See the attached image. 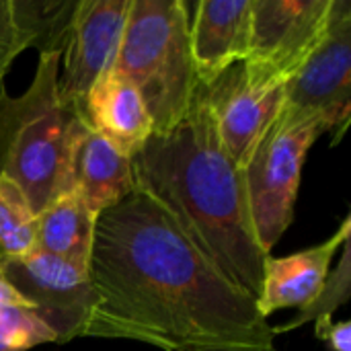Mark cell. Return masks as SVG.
Here are the masks:
<instances>
[{
	"label": "cell",
	"instance_id": "cell-20",
	"mask_svg": "<svg viewBox=\"0 0 351 351\" xmlns=\"http://www.w3.org/2000/svg\"><path fill=\"white\" fill-rule=\"evenodd\" d=\"M315 335L325 341L331 351H351V323L350 321H339L335 323L333 319L315 323Z\"/></svg>",
	"mask_w": 351,
	"mask_h": 351
},
{
	"label": "cell",
	"instance_id": "cell-19",
	"mask_svg": "<svg viewBox=\"0 0 351 351\" xmlns=\"http://www.w3.org/2000/svg\"><path fill=\"white\" fill-rule=\"evenodd\" d=\"M29 47L31 33L21 8V0H0V78Z\"/></svg>",
	"mask_w": 351,
	"mask_h": 351
},
{
	"label": "cell",
	"instance_id": "cell-12",
	"mask_svg": "<svg viewBox=\"0 0 351 351\" xmlns=\"http://www.w3.org/2000/svg\"><path fill=\"white\" fill-rule=\"evenodd\" d=\"M351 216L327 241L288 257H269L263 274V290L257 298L261 317L269 319L282 308L306 306L325 286L335 253L350 241Z\"/></svg>",
	"mask_w": 351,
	"mask_h": 351
},
{
	"label": "cell",
	"instance_id": "cell-9",
	"mask_svg": "<svg viewBox=\"0 0 351 351\" xmlns=\"http://www.w3.org/2000/svg\"><path fill=\"white\" fill-rule=\"evenodd\" d=\"M132 0H76L66 49L60 97L78 111L95 82L115 66Z\"/></svg>",
	"mask_w": 351,
	"mask_h": 351
},
{
	"label": "cell",
	"instance_id": "cell-3",
	"mask_svg": "<svg viewBox=\"0 0 351 351\" xmlns=\"http://www.w3.org/2000/svg\"><path fill=\"white\" fill-rule=\"evenodd\" d=\"M60 51L39 53L21 95L0 86V179L12 181L37 216L68 191V165L84 128L80 111L60 97Z\"/></svg>",
	"mask_w": 351,
	"mask_h": 351
},
{
	"label": "cell",
	"instance_id": "cell-14",
	"mask_svg": "<svg viewBox=\"0 0 351 351\" xmlns=\"http://www.w3.org/2000/svg\"><path fill=\"white\" fill-rule=\"evenodd\" d=\"M80 115L93 132L130 158L152 136V121L140 93L115 68L105 72L88 90Z\"/></svg>",
	"mask_w": 351,
	"mask_h": 351
},
{
	"label": "cell",
	"instance_id": "cell-17",
	"mask_svg": "<svg viewBox=\"0 0 351 351\" xmlns=\"http://www.w3.org/2000/svg\"><path fill=\"white\" fill-rule=\"evenodd\" d=\"M351 298V247L350 241L343 243L341 247V257L339 263L335 265V269L329 271L325 286L319 290V294L302 308H298V313L288 321L282 323L278 327H274V335H282V333H290L306 323H321V321H329L333 319V313L343 306L346 302H350Z\"/></svg>",
	"mask_w": 351,
	"mask_h": 351
},
{
	"label": "cell",
	"instance_id": "cell-2",
	"mask_svg": "<svg viewBox=\"0 0 351 351\" xmlns=\"http://www.w3.org/2000/svg\"><path fill=\"white\" fill-rule=\"evenodd\" d=\"M136 189L156 202L179 230L255 300L271 257L257 241L243 169L226 154L204 86L183 121L150 136L132 156Z\"/></svg>",
	"mask_w": 351,
	"mask_h": 351
},
{
	"label": "cell",
	"instance_id": "cell-8",
	"mask_svg": "<svg viewBox=\"0 0 351 351\" xmlns=\"http://www.w3.org/2000/svg\"><path fill=\"white\" fill-rule=\"evenodd\" d=\"M0 271L29 308L51 329L58 346L86 337L99 306L90 271L37 249L4 263Z\"/></svg>",
	"mask_w": 351,
	"mask_h": 351
},
{
	"label": "cell",
	"instance_id": "cell-21",
	"mask_svg": "<svg viewBox=\"0 0 351 351\" xmlns=\"http://www.w3.org/2000/svg\"><path fill=\"white\" fill-rule=\"evenodd\" d=\"M0 306H29V304L12 290V286L4 280L2 271H0Z\"/></svg>",
	"mask_w": 351,
	"mask_h": 351
},
{
	"label": "cell",
	"instance_id": "cell-18",
	"mask_svg": "<svg viewBox=\"0 0 351 351\" xmlns=\"http://www.w3.org/2000/svg\"><path fill=\"white\" fill-rule=\"evenodd\" d=\"M56 343L51 329L29 306H0V351H29Z\"/></svg>",
	"mask_w": 351,
	"mask_h": 351
},
{
	"label": "cell",
	"instance_id": "cell-6",
	"mask_svg": "<svg viewBox=\"0 0 351 351\" xmlns=\"http://www.w3.org/2000/svg\"><path fill=\"white\" fill-rule=\"evenodd\" d=\"M335 0H253L251 51L243 62L249 84L286 86L319 47Z\"/></svg>",
	"mask_w": 351,
	"mask_h": 351
},
{
	"label": "cell",
	"instance_id": "cell-16",
	"mask_svg": "<svg viewBox=\"0 0 351 351\" xmlns=\"http://www.w3.org/2000/svg\"><path fill=\"white\" fill-rule=\"evenodd\" d=\"M35 220L25 193L0 179V267L35 251Z\"/></svg>",
	"mask_w": 351,
	"mask_h": 351
},
{
	"label": "cell",
	"instance_id": "cell-13",
	"mask_svg": "<svg viewBox=\"0 0 351 351\" xmlns=\"http://www.w3.org/2000/svg\"><path fill=\"white\" fill-rule=\"evenodd\" d=\"M70 189H74L88 212L99 218L136 191L132 158L84 123L68 165V191Z\"/></svg>",
	"mask_w": 351,
	"mask_h": 351
},
{
	"label": "cell",
	"instance_id": "cell-11",
	"mask_svg": "<svg viewBox=\"0 0 351 351\" xmlns=\"http://www.w3.org/2000/svg\"><path fill=\"white\" fill-rule=\"evenodd\" d=\"M189 33L197 80L210 84L224 70L247 60L253 35V0L197 2Z\"/></svg>",
	"mask_w": 351,
	"mask_h": 351
},
{
	"label": "cell",
	"instance_id": "cell-1",
	"mask_svg": "<svg viewBox=\"0 0 351 351\" xmlns=\"http://www.w3.org/2000/svg\"><path fill=\"white\" fill-rule=\"evenodd\" d=\"M86 337L165 351H278L257 300L234 286L146 193L97 218Z\"/></svg>",
	"mask_w": 351,
	"mask_h": 351
},
{
	"label": "cell",
	"instance_id": "cell-5",
	"mask_svg": "<svg viewBox=\"0 0 351 351\" xmlns=\"http://www.w3.org/2000/svg\"><path fill=\"white\" fill-rule=\"evenodd\" d=\"M327 132L323 121L288 125L276 119L243 169L257 241L269 255L294 220L306 154Z\"/></svg>",
	"mask_w": 351,
	"mask_h": 351
},
{
	"label": "cell",
	"instance_id": "cell-10",
	"mask_svg": "<svg viewBox=\"0 0 351 351\" xmlns=\"http://www.w3.org/2000/svg\"><path fill=\"white\" fill-rule=\"evenodd\" d=\"M202 86L226 154L245 169L257 144L280 115L284 86L259 88L249 84L243 64L230 66L216 80Z\"/></svg>",
	"mask_w": 351,
	"mask_h": 351
},
{
	"label": "cell",
	"instance_id": "cell-15",
	"mask_svg": "<svg viewBox=\"0 0 351 351\" xmlns=\"http://www.w3.org/2000/svg\"><path fill=\"white\" fill-rule=\"evenodd\" d=\"M97 218L70 189L47 204L35 220V249L90 271Z\"/></svg>",
	"mask_w": 351,
	"mask_h": 351
},
{
	"label": "cell",
	"instance_id": "cell-7",
	"mask_svg": "<svg viewBox=\"0 0 351 351\" xmlns=\"http://www.w3.org/2000/svg\"><path fill=\"white\" fill-rule=\"evenodd\" d=\"M350 113L351 2L335 0L327 35L284 86L278 121H323L339 140L350 125Z\"/></svg>",
	"mask_w": 351,
	"mask_h": 351
},
{
	"label": "cell",
	"instance_id": "cell-4",
	"mask_svg": "<svg viewBox=\"0 0 351 351\" xmlns=\"http://www.w3.org/2000/svg\"><path fill=\"white\" fill-rule=\"evenodd\" d=\"M189 25L185 0H132L130 4L113 68L140 93L154 136L169 134L183 121L199 86Z\"/></svg>",
	"mask_w": 351,
	"mask_h": 351
}]
</instances>
